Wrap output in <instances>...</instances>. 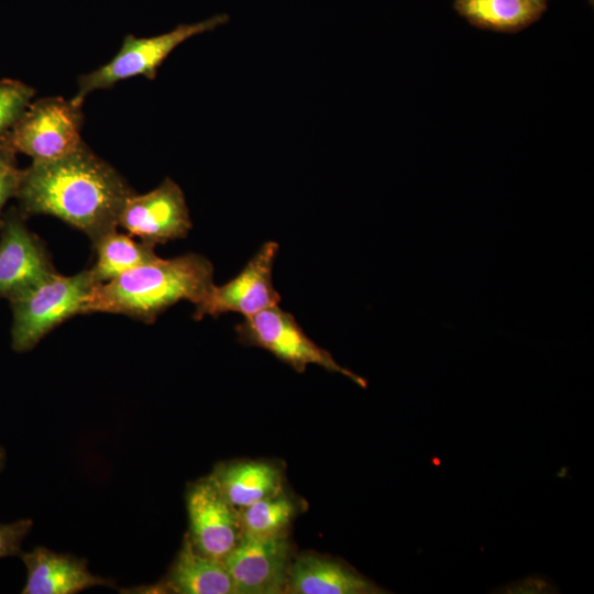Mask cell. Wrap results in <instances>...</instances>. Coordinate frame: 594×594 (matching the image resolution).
Here are the masks:
<instances>
[{
	"mask_svg": "<svg viewBox=\"0 0 594 594\" xmlns=\"http://www.w3.org/2000/svg\"><path fill=\"white\" fill-rule=\"evenodd\" d=\"M35 90L15 79L0 80V141L31 103Z\"/></svg>",
	"mask_w": 594,
	"mask_h": 594,
	"instance_id": "obj_19",
	"label": "cell"
},
{
	"mask_svg": "<svg viewBox=\"0 0 594 594\" xmlns=\"http://www.w3.org/2000/svg\"><path fill=\"white\" fill-rule=\"evenodd\" d=\"M209 476L237 509L283 491L282 470L266 461L223 463L216 466Z\"/></svg>",
	"mask_w": 594,
	"mask_h": 594,
	"instance_id": "obj_15",
	"label": "cell"
},
{
	"mask_svg": "<svg viewBox=\"0 0 594 594\" xmlns=\"http://www.w3.org/2000/svg\"><path fill=\"white\" fill-rule=\"evenodd\" d=\"M4 464H6V453H4L3 448L0 446V472L4 468Z\"/></svg>",
	"mask_w": 594,
	"mask_h": 594,
	"instance_id": "obj_22",
	"label": "cell"
},
{
	"mask_svg": "<svg viewBox=\"0 0 594 594\" xmlns=\"http://www.w3.org/2000/svg\"><path fill=\"white\" fill-rule=\"evenodd\" d=\"M135 593L235 594L232 579L222 561L198 552L186 535L166 576Z\"/></svg>",
	"mask_w": 594,
	"mask_h": 594,
	"instance_id": "obj_14",
	"label": "cell"
},
{
	"mask_svg": "<svg viewBox=\"0 0 594 594\" xmlns=\"http://www.w3.org/2000/svg\"><path fill=\"white\" fill-rule=\"evenodd\" d=\"M538 1L543 2V3H547V0H538Z\"/></svg>",
	"mask_w": 594,
	"mask_h": 594,
	"instance_id": "obj_23",
	"label": "cell"
},
{
	"mask_svg": "<svg viewBox=\"0 0 594 594\" xmlns=\"http://www.w3.org/2000/svg\"><path fill=\"white\" fill-rule=\"evenodd\" d=\"M238 340L246 345L260 346L296 372L302 373L310 364L336 372L365 388L362 376L339 365L332 355L307 337L294 316L277 306L244 317L237 327Z\"/></svg>",
	"mask_w": 594,
	"mask_h": 594,
	"instance_id": "obj_6",
	"label": "cell"
},
{
	"mask_svg": "<svg viewBox=\"0 0 594 594\" xmlns=\"http://www.w3.org/2000/svg\"><path fill=\"white\" fill-rule=\"evenodd\" d=\"M92 244L96 250V262L90 273L96 284L112 280L158 257L154 246L142 241L136 242L128 234L118 233L117 230L107 233Z\"/></svg>",
	"mask_w": 594,
	"mask_h": 594,
	"instance_id": "obj_17",
	"label": "cell"
},
{
	"mask_svg": "<svg viewBox=\"0 0 594 594\" xmlns=\"http://www.w3.org/2000/svg\"><path fill=\"white\" fill-rule=\"evenodd\" d=\"M15 155L0 144V226L2 222L1 211L10 198H15L22 174V169L18 167Z\"/></svg>",
	"mask_w": 594,
	"mask_h": 594,
	"instance_id": "obj_20",
	"label": "cell"
},
{
	"mask_svg": "<svg viewBox=\"0 0 594 594\" xmlns=\"http://www.w3.org/2000/svg\"><path fill=\"white\" fill-rule=\"evenodd\" d=\"M238 510L243 535L267 537L287 534L297 506L282 491Z\"/></svg>",
	"mask_w": 594,
	"mask_h": 594,
	"instance_id": "obj_18",
	"label": "cell"
},
{
	"mask_svg": "<svg viewBox=\"0 0 594 594\" xmlns=\"http://www.w3.org/2000/svg\"><path fill=\"white\" fill-rule=\"evenodd\" d=\"M285 593L377 594L385 591L344 562L307 552L293 560Z\"/></svg>",
	"mask_w": 594,
	"mask_h": 594,
	"instance_id": "obj_13",
	"label": "cell"
},
{
	"mask_svg": "<svg viewBox=\"0 0 594 594\" xmlns=\"http://www.w3.org/2000/svg\"><path fill=\"white\" fill-rule=\"evenodd\" d=\"M26 568L23 594H74L92 586H114L92 574L84 559L36 547L20 554Z\"/></svg>",
	"mask_w": 594,
	"mask_h": 594,
	"instance_id": "obj_12",
	"label": "cell"
},
{
	"mask_svg": "<svg viewBox=\"0 0 594 594\" xmlns=\"http://www.w3.org/2000/svg\"><path fill=\"white\" fill-rule=\"evenodd\" d=\"M228 21L229 16L221 13L200 22L179 24L167 33L152 37L127 35L110 62L78 78V91L72 100L81 106L90 92L134 76L154 79L158 67L178 45L193 36L213 31Z\"/></svg>",
	"mask_w": 594,
	"mask_h": 594,
	"instance_id": "obj_5",
	"label": "cell"
},
{
	"mask_svg": "<svg viewBox=\"0 0 594 594\" xmlns=\"http://www.w3.org/2000/svg\"><path fill=\"white\" fill-rule=\"evenodd\" d=\"M453 6L471 24L502 33L528 28L547 9V3L538 0H455Z\"/></svg>",
	"mask_w": 594,
	"mask_h": 594,
	"instance_id": "obj_16",
	"label": "cell"
},
{
	"mask_svg": "<svg viewBox=\"0 0 594 594\" xmlns=\"http://www.w3.org/2000/svg\"><path fill=\"white\" fill-rule=\"evenodd\" d=\"M213 285V266L200 254L157 257L112 280L96 284L81 315L109 312L152 323L178 301L196 305Z\"/></svg>",
	"mask_w": 594,
	"mask_h": 594,
	"instance_id": "obj_2",
	"label": "cell"
},
{
	"mask_svg": "<svg viewBox=\"0 0 594 594\" xmlns=\"http://www.w3.org/2000/svg\"><path fill=\"white\" fill-rule=\"evenodd\" d=\"M279 245L275 241L262 244L244 268L228 283L213 285L197 302L194 318L218 317L224 312H238L250 317L277 306L280 295L273 285V266Z\"/></svg>",
	"mask_w": 594,
	"mask_h": 594,
	"instance_id": "obj_7",
	"label": "cell"
},
{
	"mask_svg": "<svg viewBox=\"0 0 594 594\" xmlns=\"http://www.w3.org/2000/svg\"><path fill=\"white\" fill-rule=\"evenodd\" d=\"M118 227L155 246L185 238L193 223L182 188L167 177L153 190L130 196Z\"/></svg>",
	"mask_w": 594,
	"mask_h": 594,
	"instance_id": "obj_9",
	"label": "cell"
},
{
	"mask_svg": "<svg viewBox=\"0 0 594 594\" xmlns=\"http://www.w3.org/2000/svg\"><path fill=\"white\" fill-rule=\"evenodd\" d=\"M222 562L235 594H282L286 592L293 562L292 546L287 534L243 535Z\"/></svg>",
	"mask_w": 594,
	"mask_h": 594,
	"instance_id": "obj_8",
	"label": "cell"
},
{
	"mask_svg": "<svg viewBox=\"0 0 594 594\" xmlns=\"http://www.w3.org/2000/svg\"><path fill=\"white\" fill-rule=\"evenodd\" d=\"M95 285L90 270L72 276L56 272L10 300L12 349L20 353L30 351L59 323L81 315L85 301Z\"/></svg>",
	"mask_w": 594,
	"mask_h": 594,
	"instance_id": "obj_3",
	"label": "cell"
},
{
	"mask_svg": "<svg viewBox=\"0 0 594 594\" xmlns=\"http://www.w3.org/2000/svg\"><path fill=\"white\" fill-rule=\"evenodd\" d=\"M55 273L44 244L19 209L9 210L0 226V298L10 301Z\"/></svg>",
	"mask_w": 594,
	"mask_h": 594,
	"instance_id": "obj_11",
	"label": "cell"
},
{
	"mask_svg": "<svg viewBox=\"0 0 594 594\" xmlns=\"http://www.w3.org/2000/svg\"><path fill=\"white\" fill-rule=\"evenodd\" d=\"M134 191L84 142L53 161H32L22 169L15 198L21 215H50L86 233L92 243L116 231Z\"/></svg>",
	"mask_w": 594,
	"mask_h": 594,
	"instance_id": "obj_1",
	"label": "cell"
},
{
	"mask_svg": "<svg viewBox=\"0 0 594 594\" xmlns=\"http://www.w3.org/2000/svg\"><path fill=\"white\" fill-rule=\"evenodd\" d=\"M33 521L30 518L19 519L13 522H0V559L20 556L22 542L30 532Z\"/></svg>",
	"mask_w": 594,
	"mask_h": 594,
	"instance_id": "obj_21",
	"label": "cell"
},
{
	"mask_svg": "<svg viewBox=\"0 0 594 594\" xmlns=\"http://www.w3.org/2000/svg\"><path fill=\"white\" fill-rule=\"evenodd\" d=\"M81 106L72 99L46 97L31 102L0 144L32 161H53L75 151L84 141Z\"/></svg>",
	"mask_w": 594,
	"mask_h": 594,
	"instance_id": "obj_4",
	"label": "cell"
},
{
	"mask_svg": "<svg viewBox=\"0 0 594 594\" xmlns=\"http://www.w3.org/2000/svg\"><path fill=\"white\" fill-rule=\"evenodd\" d=\"M186 506L187 536L195 549L223 561L243 536L239 510L226 499L210 476L188 486Z\"/></svg>",
	"mask_w": 594,
	"mask_h": 594,
	"instance_id": "obj_10",
	"label": "cell"
}]
</instances>
